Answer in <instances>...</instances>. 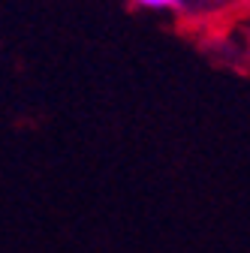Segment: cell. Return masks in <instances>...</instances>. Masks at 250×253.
<instances>
[{
	"label": "cell",
	"instance_id": "6da1fadb",
	"mask_svg": "<svg viewBox=\"0 0 250 253\" xmlns=\"http://www.w3.org/2000/svg\"><path fill=\"white\" fill-rule=\"evenodd\" d=\"M130 3L136 6V9H145V12H157V15H163V12H184V0H130Z\"/></svg>",
	"mask_w": 250,
	"mask_h": 253
}]
</instances>
